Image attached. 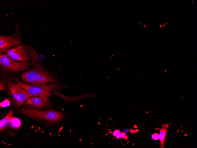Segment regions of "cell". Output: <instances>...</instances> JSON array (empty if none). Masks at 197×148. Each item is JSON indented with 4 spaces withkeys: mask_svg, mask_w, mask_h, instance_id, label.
Instances as JSON below:
<instances>
[{
    "mask_svg": "<svg viewBox=\"0 0 197 148\" xmlns=\"http://www.w3.org/2000/svg\"><path fill=\"white\" fill-rule=\"evenodd\" d=\"M169 124L168 123L163 124L162 125V127L160 129V148H165V142L166 136L167 132V129Z\"/></svg>",
    "mask_w": 197,
    "mask_h": 148,
    "instance_id": "cell-11",
    "label": "cell"
},
{
    "mask_svg": "<svg viewBox=\"0 0 197 148\" xmlns=\"http://www.w3.org/2000/svg\"><path fill=\"white\" fill-rule=\"evenodd\" d=\"M21 125L20 120L15 117H12L11 119L9 126L14 129L19 128Z\"/></svg>",
    "mask_w": 197,
    "mask_h": 148,
    "instance_id": "cell-14",
    "label": "cell"
},
{
    "mask_svg": "<svg viewBox=\"0 0 197 148\" xmlns=\"http://www.w3.org/2000/svg\"><path fill=\"white\" fill-rule=\"evenodd\" d=\"M48 99L46 97L32 96L25 100L23 107L42 110H49L51 109L52 105Z\"/></svg>",
    "mask_w": 197,
    "mask_h": 148,
    "instance_id": "cell-5",
    "label": "cell"
},
{
    "mask_svg": "<svg viewBox=\"0 0 197 148\" xmlns=\"http://www.w3.org/2000/svg\"><path fill=\"white\" fill-rule=\"evenodd\" d=\"M31 64L22 62L17 61L11 59L7 54L3 53L0 54L1 73L8 72H14L23 71L29 69V66Z\"/></svg>",
    "mask_w": 197,
    "mask_h": 148,
    "instance_id": "cell-3",
    "label": "cell"
},
{
    "mask_svg": "<svg viewBox=\"0 0 197 148\" xmlns=\"http://www.w3.org/2000/svg\"><path fill=\"white\" fill-rule=\"evenodd\" d=\"M152 139L154 140H157L160 139L159 134L155 133L152 135Z\"/></svg>",
    "mask_w": 197,
    "mask_h": 148,
    "instance_id": "cell-16",
    "label": "cell"
},
{
    "mask_svg": "<svg viewBox=\"0 0 197 148\" xmlns=\"http://www.w3.org/2000/svg\"><path fill=\"white\" fill-rule=\"evenodd\" d=\"M0 90L6 92V86L8 94L10 96L15 108L19 109L20 106L28 98L32 96L25 90L16 84L9 80H0Z\"/></svg>",
    "mask_w": 197,
    "mask_h": 148,
    "instance_id": "cell-1",
    "label": "cell"
},
{
    "mask_svg": "<svg viewBox=\"0 0 197 148\" xmlns=\"http://www.w3.org/2000/svg\"><path fill=\"white\" fill-rule=\"evenodd\" d=\"M25 45L31 60L32 64L33 67H34L38 63L37 58L39 54L31 45L27 44H25Z\"/></svg>",
    "mask_w": 197,
    "mask_h": 148,
    "instance_id": "cell-10",
    "label": "cell"
},
{
    "mask_svg": "<svg viewBox=\"0 0 197 148\" xmlns=\"http://www.w3.org/2000/svg\"><path fill=\"white\" fill-rule=\"evenodd\" d=\"M50 82H55L57 84L60 83L56 75L45 69L41 72L37 78L35 86L39 87L45 86Z\"/></svg>",
    "mask_w": 197,
    "mask_h": 148,
    "instance_id": "cell-9",
    "label": "cell"
},
{
    "mask_svg": "<svg viewBox=\"0 0 197 148\" xmlns=\"http://www.w3.org/2000/svg\"><path fill=\"white\" fill-rule=\"evenodd\" d=\"M13 112L10 110L9 113L0 121V131L4 130L9 126L11 118L12 117Z\"/></svg>",
    "mask_w": 197,
    "mask_h": 148,
    "instance_id": "cell-12",
    "label": "cell"
},
{
    "mask_svg": "<svg viewBox=\"0 0 197 148\" xmlns=\"http://www.w3.org/2000/svg\"><path fill=\"white\" fill-rule=\"evenodd\" d=\"M46 69L41 61L39 62L33 68L29 71L24 72L21 75L20 77L22 81L27 84L35 86L37 78L41 72Z\"/></svg>",
    "mask_w": 197,
    "mask_h": 148,
    "instance_id": "cell-7",
    "label": "cell"
},
{
    "mask_svg": "<svg viewBox=\"0 0 197 148\" xmlns=\"http://www.w3.org/2000/svg\"><path fill=\"white\" fill-rule=\"evenodd\" d=\"M60 84H58L55 83H53L51 84L44 86V88L45 90L48 92L50 91H60L63 87V85H62Z\"/></svg>",
    "mask_w": 197,
    "mask_h": 148,
    "instance_id": "cell-13",
    "label": "cell"
},
{
    "mask_svg": "<svg viewBox=\"0 0 197 148\" xmlns=\"http://www.w3.org/2000/svg\"><path fill=\"white\" fill-rule=\"evenodd\" d=\"M19 112L23 115L34 119H44L51 123L58 122L64 117L61 113L53 110H38L23 107Z\"/></svg>",
    "mask_w": 197,
    "mask_h": 148,
    "instance_id": "cell-2",
    "label": "cell"
},
{
    "mask_svg": "<svg viewBox=\"0 0 197 148\" xmlns=\"http://www.w3.org/2000/svg\"><path fill=\"white\" fill-rule=\"evenodd\" d=\"M122 133L121 132H119L118 134L116 136V138L117 139H119V138L121 137V134Z\"/></svg>",
    "mask_w": 197,
    "mask_h": 148,
    "instance_id": "cell-18",
    "label": "cell"
},
{
    "mask_svg": "<svg viewBox=\"0 0 197 148\" xmlns=\"http://www.w3.org/2000/svg\"><path fill=\"white\" fill-rule=\"evenodd\" d=\"M16 84L18 86L25 90L30 94L35 96L46 97L49 99L51 94L45 90L43 86L39 87L21 82L18 79Z\"/></svg>",
    "mask_w": 197,
    "mask_h": 148,
    "instance_id": "cell-8",
    "label": "cell"
},
{
    "mask_svg": "<svg viewBox=\"0 0 197 148\" xmlns=\"http://www.w3.org/2000/svg\"><path fill=\"white\" fill-rule=\"evenodd\" d=\"M5 53L14 61L32 64L25 44L23 43L10 48Z\"/></svg>",
    "mask_w": 197,
    "mask_h": 148,
    "instance_id": "cell-6",
    "label": "cell"
},
{
    "mask_svg": "<svg viewBox=\"0 0 197 148\" xmlns=\"http://www.w3.org/2000/svg\"><path fill=\"white\" fill-rule=\"evenodd\" d=\"M15 30L13 34L9 36H0V54L5 53L13 46H17L23 43L22 36L21 33V26L16 24Z\"/></svg>",
    "mask_w": 197,
    "mask_h": 148,
    "instance_id": "cell-4",
    "label": "cell"
},
{
    "mask_svg": "<svg viewBox=\"0 0 197 148\" xmlns=\"http://www.w3.org/2000/svg\"><path fill=\"white\" fill-rule=\"evenodd\" d=\"M120 132V131L118 129H116L113 132V135L114 136H116Z\"/></svg>",
    "mask_w": 197,
    "mask_h": 148,
    "instance_id": "cell-17",
    "label": "cell"
},
{
    "mask_svg": "<svg viewBox=\"0 0 197 148\" xmlns=\"http://www.w3.org/2000/svg\"><path fill=\"white\" fill-rule=\"evenodd\" d=\"M126 133L124 132L122 133L121 134V137L122 138H124L126 136Z\"/></svg>",
    "mask_w": 197,
    "mask_h": 148,
    "instance_id": "cell-19",
    "label": "cell"
},
{
    "mask_svg": "<svg viewBox=\"0 0 197 148\" xmlns=\"http://www.w3.org/2000/svg\"><path fill=\"white\" fill-rule=\"evenodd\" d=\"M10 104V101L7 98H6L0 103V105L2 108L6 107L9 106Z\"/></svg>",
    "mask_w": 197,
    "mask_h": 148,
    "instance_id": "cell-15",
    "label": "cell"
},
{
    "mask_svg": "<svg viewBox=\"0 0 197 148\" xmlns=\"http://www.w3.org/2000/svg\"><path fill=\"white\" fill-rule=\"evenodd\" d=\"M161 25H160V27H161Z\"/></svg>",
    "mask_w": 197,
    "mask_h": 148,
    "instance_id": "cell-20",
    "label": "cell"
}]
</instances>
